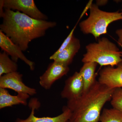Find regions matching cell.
<instances>
[{
    "mask_svg": "<svg viewBox=\"0 0 122 122\" xmlns=\"http://www.w3.org/2000/svg\"><path fill=\"white\" fill-rule=\"evenodd\" d=\"M77 24H76V25L74 26L73 29L71 30V32L68 35L66 38L65 39V41L63 42V43L59 47V49L56 51L52 56H51L50 57V59L51 60H52L53 58L56 56L59 53L61 52L66 47H67V46L70 43L72 39H73V37L74 36V30H75V29H76Z\"/></svg>",
    "mask_w": 122,
    "mask_h": 122,
    "instance_id": "cell-18",
    "label": "cell"
},
{
    "mask_svg": "<svg viewBox=\"0 0 122 122\" xmlns=\"http://www.w3.org/2000/svg\"><path fill=\"white\" fill-rule=\"evenodd\" d=\"M89 16L79 24L82 32L85 34H91L96 39L101 35L106 34L110 24L122 20V12H107L99 8L93 4L90 9Z\"/></svg>",
    "mask_w": 122,
    "mask_h": 122,
    "instance_id": "cell-4",
    "label": "cell"
},
{
    "mask_svg": "<svg viewBox=\"0 0 122 122\" xmlns=\"http://www.w3.org/2000/svg\"><path fill=\"white\" fill-rule=\"evenodd\" d=\"M97 63L94 62L84 63L79 71L84 83V92L89 89L96 81L95 70Z\"/></svg>",
    "mask_w": 122,
    "mask_h": 122,
    "instance_id": "cell-14",
    "label": "cell"
},
{
    "mask_svg": "<svg viewBox=\"0 0 122 122\" xmlns=\"http://www.w3.org/2000/svg\"><path fill=\"white\" fill-rule=\"evenodd\" d=\"M69 71V66L54 61L40 76L39 84L45 89H50L56 81L66 75Z\"/></svg>",
    "mask_w": 122,
    "mask_h": 122,
    "instance_id": "cell-7",
    "label": "cell"
},
{
    "mask_svg": "<svg viewBox=\"0 0 122 122\" xmlns=\"http://www.w3.org/2000/svg\"><path fill=\"white\" fill-rule=\"evenodd\" d=\"M0 30L17 45L22 51L27 50L30 42L44 36L48 29L54 28L56 23L36 20L19 11L5 9Z\"/></svg>",
    "mask_w": 122,
    "mask_h": 122,
    "instance_id": "cell-1",
    "label": "cell"
},
{
    "mask_svg": "<svg viewBox=\"0 0 122 122\" xmlns=\"http://www.w3.org/2000/svg\"><path fill=\"white\" fill-rule=\"evenodd\" d=\"M86 53L83 55V63L94 62L100 66L114 67L122 62V51L106 38L99 39L97 43L86 46Z\"/></svg>",
    "mask_w": 122,
    "mask_h": 122,
    "instance_id": "cell-3",
    "label": "cell"
},
{
    "mask_svg": "<svg viewBox=\"0 0 122 122\" xmlns=\"http://www.w3.org/2000/svg\"><path fill=\"white\" fill-rule=\"evenodd\" d=\"M23 75L17 72H13L0 76V88L10 89L17 93L33 96L36 94V90L25 85L22 81Z\"/></svg>",
    "mask_w": 122,
    "mask_h": 122,
    "instance_id": "cell-6",
    "label": "cell"
},
{
    "mask_svg": "<svg viewBox=\"0 0 122 122\" xmlns=\"http://www.w3.org/2000/svg\"><path fill=\"white\" fill-rule=\"evenodd\" d=\"M81 46L80 41L74 36L67 47L52 60L69 66L72 63L75 56L80 49Z\"/></svg>",
    "mask_w": 122,
    "mask_h": 122,
    "instance_id": "cell-12",
    "label": "cell"
},
{
    "mask_svg": "<svg viewBox=\"0 0 122 122\" xmlns=\"http://www.w3.org/2000/svg\"><path fill=\"white\" fill-rule=\"evenodd\" d=\"M111 103L113 108L122 113V87L116 88L114 90Z\"/></svg>",
    "mask_w": 122,
    "mask_h": 122,
    "instance_id": "cell-17",
    "label": "cell"
},
{
    "mask_svg": "<svg viewBox=\"0 0 122 122\" xmlns=\"http://www.w3.org/2000/svg\"><path fill=\"white\" fill-rule=\"evenodd\" d=\"M98 81L110 89L122 87V62L116 68L108 66L101 70Z\"/></svg>",
    "mask_w": 122,
    "mask_h": 122,
    "instance_id": "cell-9",
    "label": "cell"
},
{
    "mask_svg": "<svg viewBox=\"0 0 122 122\" xmlns=\"http://www.w3.org/2000/svg\"><path fill=\"white\" fill-rule=\"evenodd\" d=\"M84 83L79 72H75L66 80L65 86L61 92V97L68 100L77 98L83 94Z\"/></svg>",
    "mask_w": 122,
    "mask_h": 122,
    "instance_id": "cell-10",
    "label": "cell"
},
{
    "mask_svg": "<svg viewBox=\"0 0 122 122\" xmlns=\"http://www.w3.org/2000/svg\"><path fill=\"white\" fill-rule=\"evenodd\" d=\"M0 47L2 50L11 56V59L15 62H17L18 59H21L29 66L31 71H33L35 69L34 62L28 59L20 47L14 43L9 38L0 30Z\"/></svg>",
    "mask_w": 122,
    "mask_h": 122,
    "instance_id": "cell-8",
    "label": "cell"
},
{
    "mask_svg": "<svg viewBox=\"0 0 122 122\" xmlns=\"http://www.w3.org/2000/svg\"><path fill=\"white\" fill-rule=\"evenodd\" d=\"M30 105L31 108L30 115L25 119L18 118L15 122H67L71 115V111L66 106L63 107L62 112L59 115L54 117H38L35 115V109L39 106V102L36 99H33Z\"/></svg>",
    "mask_w": 122,
    "mask_h": 122,
    "instance_id": "cell-11",
    "label": "cell"
},
{
    "mask_svg": "<svg viewBox=\"0 0 122 122\" xmlns=\"http://www.w3.org/2000/svg\"><path fill=\"white\" fill-rule=\"evenodd\" d=\"M5 9L21 11L36 20H47L48 17L39 10L33 0H3Z\"/></svg>",
    "mask_w": 122,
    "mask_h": 122,
    "instance_id": "cell-5",
    "label": "cell"
},
{
    "mask_svg": "<svg viewBox=\"0 0 122 122\" xmlns=\"http://www.w3.org/2000/svg\"><path fill=\"white\" fill-rule=\"evenodd\" d=\"M116 33L118 37L117 41L118 44L122 48V28L116 30Z\"/></svg>",
    "mask_w": 122,
    "mask_h": 122,
    "instance_id": "cell-19",
    "label": "cell"
},
{
    "mask_svg": "<svg viewBox=\"0 0 122 122\" xmlns=\"http://www.w3.org/2000/svg\"><path fill=\"white\" fill-rule=\"evenodd\" d=\"M100 122H122V113L116 109H104L100 115Z\"/></svg>",
    "mask_w": 122,
    "mask_h": 122,
    "instance_id": "cell-16",
    "label": "cell"
},
{
    "mask_svg": "<svg viewBox=\"0 0 122 122\" xmlns=\"http://www.w3.org/2000/svg\"><path fill=\"white\" fill-rule=\"evenodd\" d=\"M3 6V0H0V17H1L3 14L5 10H4Z\"/></svg>",
    "mask_w": 122,
    "mask_h": 122,
    "instance_id": "cell-22",
    "label": "cell"
},
{
    "mask_svg": "<svg viewBox=\"0 0 122 122\" xmlns=\"http://www.w3.org/2000/svg\"><path fill=\"white\" fill-rule=\"evenodd\" d=\"M18 69L17 62L10 58L6 52L4 51L0 53V76L17 72Z\"/></svg>",
    "mask_w": 122,
    "mask_h": 122,
    "instance_id": "cell-15",
    "label": "cell"
},
{
    "mask_svg": "<svg viewBox=\"0 0 122 122\" xmlns=\"http://www.w3.org/2000/svg\"><path fill=\"white\" fill-rule=\"evenodd\" d=\"M121 11H122V10H121Z\"/></svg>",
    "mask_w": 122,
    "mask_h": 122,
    "instance_id": "cell-23",
    "label": "cell"
},
{
    "mask_svg": "<svg viewBox=\"0 0 122 122\" xmlns=\"http://www.w3.org/2000/svg\"><path fill=\"white\" fill-rule=\"evenodd\" d=\"M115 89L95 81L80 97L68 100L66 106L71 111L67 122H98L105 103L111 100Z\"/></svg>",
    "mask_w": 122,
    "mask_h": 122,
    "instance_id": "cell-2",
    "label": "cell"
},
{
    "mask_svg": "<svg viewBox=\"0 0 122 122\" xmlns=\"http://www.w3.org/2000/svg\"><path fill=\"white\" fill-rule=\"evenodd\" d=\"M92 2H93V0H90L89 1V2H88L87 5H86V7H85V9H84L83 12H82V13L81 14V16H80V17H79V19L78 21V22L79 21V20H81V18H82V17L84 16L85 13L87 12L88 10L90 9V8L92 5L93 4Z\"/></svg>",
    "mask_w": 122,
    "mask_h": 122,
    "instance_id": "cell-20",
    "label": "cell"
},
{
    "mask_svg": "<svg viewBox=\"0 0 122 122\" xmlns=\"http://www.w3.org/2000/svg\"><path fill=\"white\" fill-rule=\"evenodd\" d=\"M29 97V95L21 93L13 96L6 89L0 88V109L20 104L26 106Z\"/></svg>",
    "mask_w": 122,
    "mask_h": 122,
    "instance_id": "cell-13",
    "label": "cell"
},
{
    "mask_svg": "<svg viewBox=\"0 0 122 122\" xmlns=\"http://www.w3.org/2000/svg\"><path fill=\"white\" fill-rule=\"evenodd\" d=\"M108 1L107 0H98L96 1V5L98 6H102L107 4Z\"/></svg>",
    "mask_w": 122,
    "mask_h": 122,
    "instance_id": "cell-21",
    "label": "cell"
}]
</instances>
